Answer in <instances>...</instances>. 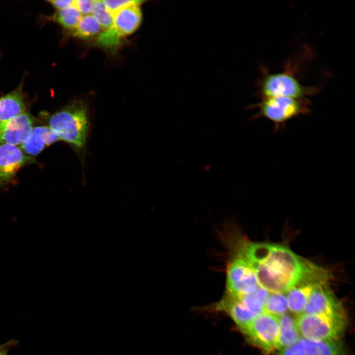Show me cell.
Wrapping results in <instances>:
<instances>
[{"mask_svg":"<svg viewBox=\"0 0 355 355\" xmlns=\"http://www.w3.org/2000/svg\"><path fill=\"white\" fill-rule=\"evenodd\" d=\"M239 245L252 265L259 286L269 293H285L314 264L283 245L244 241Z\"/></svg>","mask_w":355,"mask_h":355,"instance_id":"6da1fadb","label":"cell"},{"mask_svg":"<svg viewBox=\"0 0 355 355\" xmlns=\"http://www.w3.org/2000/svg\"><path fill=\"white\" fill-rule=\"evenodd\" d=\"M49 127L60 140L82 149L86 142L89 127L87 108L80 100H75L49 118Z\"/></svg>","mask_w":355,"mask_h":355,"instance_id":"7a4b0ae2","label":"cell"},{"mask_svg":"<svg viewBox=\"0 0 355 355\" xmlns=\"http://www.w3.org/2000/svg\"><path fill=\"white\" fill-rule=\"evenodd\" d=\"M309 104L307 99H297L284 97L263 98L260 102L248 106V108L258 109V112L249 120L262 117L266 118L273 123L275 131L277 132L292 119L308 113Z\"/></svg>","mask_w":355,"mask_h":355,"instance_id":"3957f363","label":"cell"},{"mask_svg":"<svg viewBox=\"0 0 355 355\" xmlns=\"http://www.w3.org/2000/svg\"><path fill=\"white\" fill-rule=\"evenodd\" d=\"M318 90L317 87H307L301 84L292 71H285L273 73L263 72L258 83L257 95L261 99L273 97L303 99Z\"/></svg>","mask_w":355,"mask_h":355,"instance_id":"277c9868","label":"cell"},{"mask_svg":"<svg viewBox=\"0 0 355 355\" xmlns=\"http://www.w3.org/2000/svg\"><path fill=\"white\" fill-rule=\"evenodd\" d=\"M295 322L302 337L317 340L336 339L345 324L344 317L306 314L300 315Z\"/></svg>","mask_w":355,"mask_h":355,"instance_id":"5b68a950","label":"cell"},{"mask_svg":"<svg viewBox=\"0 0 355 355\" xmlns=\"http://www.w3.org/2000/svg\"><path fill=\"white\" fill-rule=\"evenodd\" d=\"M259 286L251 264L238 249L227 270L228 296L239 297L254 291Z\"/></svg>","mask_w":355,"mask_h":355,"instance_id":"8992f818","label":"cell"},{"mask_svg":"<svg viewBox=\"0 0 355 355\" xmlns=\"http://www.w3.org/2000/svg\"><path fill=\"white\" fill-rule=\"evenodd\" d=\"M331 276L327 270L315 264L296 284L285 293L288 310L295 314H303L313 290L319 284L328 282Z\"/></svg>","mask_w":355,"mask_h":355,"instance_id":"52a82bcc","label":"cell"},{"mask_svg":"<svg viewBox=\"0 0 355 355\" xmlns=\"http://www.w3.org/2000/svg\"><path fill=\"white\" fill-rule=\"evenodd\" d=\"M278 317L262 313L243 331L257 345L267 352L278 349Z\"/></svg>","mask_w":355,"mask_h":355,"instance_id":"ba28073f","label":"cell"},{"mask_svg":"<svg viewBox=\"0 0 355 355\" xmlns=\"http://www.w3.org/2000/svg\"><path fill=\"white\" fill-rule=\"evenodd\" d=\"M35 162L33 157L17 145H0V186L4 187L14 182L21 168Z\"/></svg>","mask_w":355,"mask_h":355,"instance_id":"9c48e42d","label":"cell"},{"mask_svg":"<svg viewBox=\"0 0 355 355\" xmlns=\"http://www.w3.org/2000/svg\"><path fill=\"white\" fill-rule=\"evenodd\" d=\"M303 314L344 317L341 304L328 282L321 284L314 288Z\"/></svg>","mask_w":355,"mask_h":355,"instance_id":"30bf717a","label":"cell"},{"mask_svg":"<svg viewBox=\"0 0 355 355\" xmlns=\"http://www.w3.org/2000/svg\"><path fill=\"white\" fill-rule=\"evenodd\" d=\"M279 355H344L334 340H317L300 337L291 345L281 350Z\"/></svg>","mask_w":355,"mask_h":355,"instance_id":"8fae6325","label":"cell"},{"mask_svg":"<svg viewBox=\"0 0 355 355\" xmlns=\"http://www.w3.org/2000/svg\"><path fill=\"white\" fill-rule=\"evenodd\" d=\"M34 122L32 116L26 111L10 121L0 124V145H21L30 136Z\"/></svg>","mask_w":355,"mask_h":355,"instance_id":"7c38bea8","label":"cell"},{"mask_svg":"<svg viewBox=\"0 0 355 355\" xmlns=\"http://www.w3.org/2000/svg\"><path fill=\"white\" fill-rule=\"evenodd\" d=\"M142 19L140 5L129 6L113 14L111 27L120 36L123 37L134 33L140 27Z\"/></svg>","mask_w":355,"mask_h":355,"instance_id":"4fadbf2b","label":"cell"},{"mask_svg":"<svg viewBox=\"0 0 355 355\" xmlns=\"http://www.w3.org/2000/svg\"><path fill=\"white\" fill-rule=\"evenodd\" d=\"M26 112L23 82L0 98V124L6 123Z\"/></svg>","mask_w":355,"mask_h":355,"instance_id":"5bb4252c","label":"cell"},{"mask_svg":"<svg viewBox=\"0 0 355 355\" xmlns=\"http://www.w3.org/2000/svg\"><path fill=\"white\" fill-rule=\"evenodd\" d=\"M59 140L49 127L37 126L33 127L30 136L20 145V148L26 154L35 156L45 147Z\"/></svg>","mask_w":355,"mask_h":355,"instance_id":"9a60e30c","label":"cell"},{"mask_svg":"<svg viewBox=\"0 0 355 355\" xmlns=\"http://www.w3.org/2000/svg\"><path fill=\"white\" fill-rule=\"evenodd\" d=\"M228 312L238 326L243 331L258 315L251 311L238 298L227 296L219 304Z\"/></svg>","mask_w":355,"mask_h":355,"instance_id":"2e32d148","label":"cell"},{"mask_svg":"<svg viewBox=\"0 0 355 355\" xmlns=\"http://www.w3.org/2000/svg\"><path fill=\"white\" fill-rule=\"evenodd\" d=\"M278 349H284L294 342L300 337L296 325L295 320L287 313L279 317Z\"/></svg>","mask_w":355,"mask_h":355,"instance_id":"e0dca14e","label":"cell"},{"mask_svg":"<svg viewBox=\"0 0 355 355\" xmlns=\"http://www.w3.org/2000/svg\"><path fill=\"white\" fill-rule=\"evenodd\" d=\"M81 17V14L72 5L64 9L56 10L49 19L59 24L65 29L72 32L77 25Z\"/></svg>","mask_w":355,"mask_h":355,"instance_id":"ac0fdd59","label":"cell"},{"mask_svg":"<svg viewBox=\"0 0 355 355\" xmlns=\"http://www.w3.org/2000/svg\"><path fill=\"white\" fill-rule=\"evenodd\" d=\"M102 28L92 15L82 16L72 32V35L79 39H88L99 35Z\"/></svg>","mask_w":355,"mask_h":355,"instance_id":"d6986e66","label":"cell"},{"mask_svg":"<svg viewBox=\"0 0 355 355\" xmlns=\"http://www.w3.org/2000/svg\"><path fill=\"white\" fill-rule=\"evenodd\" d=\"M269 294L268 291L258 286L253 292L236 298H238L251 311L259 315L263 313L264 305Z\"/></svg>","mask_w":355,"mask_h":355,"instance_id":"ffe728a7","label":"cell"},{"mask_svg":"<svg viewBox=\"0 0 355 355\" xmlns=\"http://www.w3.org/2000/svg\"><path fill=\"white\" fill-rule=\"evenodd\" d=\"M288 310L285 293H270L264 305L263 313L279 317Z\"/></svg>","mask_w":355,"mask_h":355,"instance_id":"44dd1931","label":"cell"},{"mask_svg":"<svg viewBox=\"0 0 355 355\" xmlns=\"http://www.w3.org/2000/svg\"><path fill=\"white\" fill-rule=\"evenodd\" d=\"M92 15L104 31L110 28L113 23V15L107 10L103 0H94Z\"/></svg>","mask_w":355,"mask_h":355,"instance_id":"7402d4cb","label":"cell"},{"mask_svg":"<svg viewBox=\"0 0 355 355\" xmlns=\"http://www.w3.org/2000/svg\"><path fill=\"white\" fill-rule=\"evenodd\" d=\"M122 38L111 27L99 34L96 43L104 47L115 48L120 44Z\"/></svg>","mask_w":355,"mask_h":355,"instance_id":"603a6c76","label":"cell"},{"mask_svg":"<svg viewBox=\"0 0 355 355\" xmlns=\"http://www.w3.org/2000/svg\"><path fill=\"white\" fill-rule=\"evenodd\" d=\"M103 1L107 10L113 15L123 8L133 5H140L145 1L140 0H103Z\"/></svg>","mask_w":355,"mask_h":355,"instance_id":"cb8c5ba5","label":"cell"},{"mask_svg":"<svg viewBox=\"0 0 355 355\" xmlns=\"http://www.w3.org/2000/svg\"><path fill=\"white\" fill-rule=\"evenodd\" d=\"M94 2L92 0H76L73 5L81 14L86 15L92 13Z\"/></svg>","mask_w":355,"mask_h":355,"instance_id":"d4e9b609","label":"cell"},{"mask_svg":"<svg viewBox=\"0 0 355 355\" xmlns=\"http://www.w3.org/2000/svg\"><path fill=\"white\" fill-rule=\"evenodd\" d=\"M73 0H47L56 10L64 9L73 4Z\"/></svg>","mask_w":355,"mask_h":355,"instance_id":"484cf974","label":"cell"},{"mask_svg":"<svg viewBox=\"0 0 355 355\" xmlns=\"http://www.w3.org/2000/svg\"><path fill=\"white\" fill-rule=\"evenodd\" d=\"M10 343L0 346V355H6L8 345Z\"/></svg>","mask_w":355,"mask_h":355,"instance_id":"4316f807","label":"cell"}]
</instances>
